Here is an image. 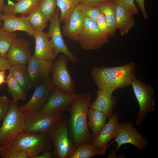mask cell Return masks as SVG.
Segmentation results:
<instances>
[{"label": "cell", "instance_id": "1", "mask_svg": "<svg viewBox=\"0 0 158 158\" xmlns=\"http://www.w3.org/2000/svg\"><path fill=\"white\" fill-rule=\"evenodd\" d=\"M137 69L133 61L121 66L93 67L91 75L98 89L113 94L131 85Z\"/></svg>", "mask_w": 158, "mask_h": 158}, {"label": "cell", "instance_id": "2", "mask_svg": "<svg viewBox=\"0 0 158 158\" xmlns=\"http://www.w3.org/2000/svg\"><path fill=\"white\" fill-rule=\"evenodd\" d=\"M91 95H79L68 111L70 114L69 135L76 148L85 143H92V135L87 125V114Z\"/></svg>", "mask_w": 158, "mask_h": 158}, {"label": "cell", "instance_id": "3", "mask_svg": "<svg viewBox=\"0 0 158 158\" xmlns=\"http://www.w3.org/2000/svg\"><path fill=\"white\" fill-rule=\"evenodd\" d=\"M2 121L0 128V145L3 147L12 143L24 129L25 116L20 110L17 102L11 100L8 111Z\"/></svg>", "mask_w": 158, "mask_h": 158}, {"label": "cell", "instance_id": "4", "mask_svg": "<svg viewBox=\"0 0 158 158\" xmlns=\"http://www.w3.org/2000/svg\"><path fill=\"white\" fill-rule=\"evenodd\" d=\"M48 135L50 142L54 146L52 157L68 158L76 149L68 135L66 118L63 116L56 126Z\"/></svg>", "mask_w": 158, "mask_h": 158}, {"label": "cell", "instance_id": "5", "mask_svg": "<svg viewBox=\"0 0 158 158\" xmlns=\"http://www.w3.org/2000/svg\"><path fill=\"white\" fill-rule=\"evenodd\" d=\"M13 143L27 154L29 158L36 157L44 151L51 149L52 145L48 133L21 132L16 137Z\"/></svg>", "mask_w": 158, "mask_h": 158}, {"label": "cell", "instance_id": "6", "mask_svg": "<svg viewBox=\"0 0 158 158\" xmlns=\"http://www.w3.org/2000/svg\"><path fill=\"white\" fill-rule=\"evenodd\" d=\"M131 85L139 106L135 124L140 127L146 116L155 110L154 92L150 85L144 83L136 77Z\"/></svg>", "mask_w": 158, "mask_h": 158}, {"label": "cell", "instance_id": "7", "mask_svg": "<svg viewBox=\"0 0 158 158\" xmlns=\"http://www.w3.org/2000/svg\"><path fill=\"white\" fill-rule=\"evenodd\" d=\"M109 41V37L100 30L96 22L85 17L83 28L77 39L81 47L85 50H97Z\"/></svg>", "mask_w": 158, "mask_h": 158}, {"label": "cell", "instance_id": "8", "mask_svg": "<svg viewBox=\"0 0 158 158\" xmlns=\"http://www.w3.org/2000/svg\"><path fill=\"white\" fill-rule=\"evenodd\" d=\"M70 59L62 54L53 62L51 78L53 85L61 92L66 94H75V88L73 80L68 71L67 64Z\"/></svg>", "mask_w": 158, "mask_h": 158}, {"label": "cell", "instance_id": "9", "mask_svg": "<svg viewBox=\"0 0 158 158\" xmlns=\"http://www.w3.org/2000/svg\"><path fill=\"white\" fill-rule=\"evenodd\" d=\"M25 117V126L23 132L48 133L56 126L62 116H55L38 111L23 112Z\"/></svg>", "mask_w": 158, "mask_h": 158}, {"label": "cell", "instance_id": "10", "mask_svg": "<svg viewBox=\"0 0 158 158\" xmlns=\"http://www.w3.org/2000/svg\"><path fill=\"white\" fill-rule=\"evenodd\" d=\"M79 95L75 93L72 95L65 94L54 85L51 96L39 111L51 116H62L65 111H68Z\"/></svg>", "mask_w": 158, "mask_h": 158}, {"label": "cell", "instance_id": "11", "mask_svg": "<svg viewBox=\"0 0 158 158\" xmlns=\"http://www.w3.org/2000/svg\"><path fill=\"white\" fill-rule=\"evenodd\" d=\"M114 141L117 142L115 148L117 153L121 147L126 144L133 145L140 152L145 150L149 144L147 139L134 126L132 121L120 124L118 135Z\"/></svg>", "mask_w": 158, "mask_h": 158}, {"label": "cell", "instance_id": "12", "mask_svg": "<svg viewBox=\"0 0 158 158\" xmlns=\"http://www.w3.org/2000/svg\"><path fill=\"white\" fill-rule=\"evenodd\" d=\"M60 10L58 7L52 19L50 21L48 35L51 38L56 57L62 53L68 57L70 61L74 63H77L78 58L70 50L63 40L61 31V20L59 18Z\"/></svg>", "mask_w": 158, "mask_h": 158}, {"label": "cell", "instance_id": "13", "mask_svg": "<svg viewBox=\"0 0 158 158\" xmlns=\"http://www.w3.org/2000/svg\"><path fill=\"white\" fill-rule=\"evenodd\" d=\"M118 113L113 114L98 136L92 139V144L99 151V155H105L109 142L117 137L120 124L118 121Z\"/></svg>", "mask_w": 158, "mask_h": 158}, {"label": "cell", "instance_id": "14", "mask_svg": "<svg viewBox=\"0 0 158 158\" xmlns=\"http://www.w3.org/2000/svg\"><path fill=\"white\" fill-rule=\"evenodd\" d=\"M51 78L48 77L42 83L35 87L29 101L19 107L22 112L38 111L44 105L51 96L53 88Z\"/></svg>", "mask_w": 158, "mask_h": 158}, {"label": "cell", "instance_id": "15", "mask_svg": "<svg viewBox=\"0 0 158 158\" xmlns=\"http://www.w3.org/2000/svg\"><path fill=\"white\" fill-rule=\"evenodd\" d=\"M53 61L45 60L32 56L28 62L27 68L32 87L41 85L51 73Z\"/></svg>", "mask_w": 158, "mask_h": 158}, {"label": "cell", "instance_id": "16", "mask_svg": "<svg viewBox=\"0 0 158 158\" xmlns=\"http://www.w3.org/2000/svg\"><path fill=\"white\" fill-rule=\"evenodd\" d=\"M32 56L28 42L16 37L7 54L6 59L11 65H25L28 64Z\"/></svg>", "mask_w": 158, "mask_h": 158}, {"label": "cell", "instance_id": "17", "mask_svg": "<svg viewBox=\"0 0 158 158\" xmlns=\"http://www.w3.org/2000/svg\"><path fill=\"white\" fill-rule=\"evenodd\" d=\"M86 16L82 6L79 4L75 8L68 21L62 27V32L69 39L77 41L78 36L82 31Z\"/></svg>", "mask_w": 158, "mask_h": 158}, {"label": "cell", "instance_id": "18", "mask_svg": "<svg viewBox=\"0 0 158 158\" xmlns=\"http://www.w3.org/2000/svg\"><path fill=\"white\" fill-rule=\"evenodd\" d=\"M0 18L3 21L2 28L7 32L23 31L27 32L30 36H32L35 32L29 23L28 16H25L18 17L15 14L2 13Z\"/></svg>", "mask_w": 158, "mask_h": 158}, {"label": "cell", "instance_id": "19", "mask_svg": "<svg viewBox=\"0 0 158 158\" xmlns=\"http://www.w3.org/2000/svg\"><path fill=\"white\" fill-rule=\"evenodd\" d=\"M35 41V50L32 56L45 60L54 61L56 57L53 45L47 32L35 31L32 36Z\"/></svg>", "mask_w": 158, "mask_h": 158}, {"label": "cell", "instance_id": "20", "mask_svg": "<svg viewBox=\"0 0 158 158\" xmlns=\"http://www.w3.org/2000/svg\"><path fill=\"white\" fill-rule=\"evenodd\" d=\"M117 103V98L112 94L98 89L96 98L93 102H90L89 108L102 112L109 119Z\"/></svg>", "mask_w": 158, "mask_h": 158}, {"label": "cell", "instance_id": "21", "mask_svg": "<svg viewBox=\"0 0 158 158\" xmlns=\"http://www.w3.org/2000/svg\"><path fill=\"white\" fill-rule=\"evenodd\" d=\"M115 13L116 28L123 36L128 33L135 23L133 14L127 8L120 5H116Z\"/></svg>", "mask_w": 158, "mask_h": 158}, {"label": "cell", "instance_id": "22", "mask_svg": "<svg viewBox=\"0 0 158 158\" xmlns=\"http://www.w3.org/2000/svg\"><path fill=\"white\" fill-rule=\"evenodd\" d=\"M17 2L9 3L5 5L3 12L5 14H19L29 15L38 6L41 0H14Z\"/></svg>", "mask_w": 158, "mask_h": 158}, {"label": "cell", "instance_id": "23", "mask_svg": "<svg viewBox=\"0 0 158 158\" xmlns=\"http://www.w3.org/2000/svg\"><path fill=\"white\" fill-rule=\"evenodd\" d=\"M89 121L87 125L92 133V139L95 138L107 123V117L102 112L89 108L87 114Z\"/></svg>", "mask_w": 158, "mask_h": 158}, {"label": "cell", "instance_id": "24", "mask_svg": "<svg viewBox=\"0 0 158 158\" xmlns=\"http://www.w3.org/2000/svg\"><path fill=\"white\" fill-rule=\"evenodd\" d=\"M9 71L14 78L25 90H28L32 87L25 65H12Z\"/></svg>", "mask_w": 158, "mask_h": 158}, {"label": "cell", "instance_id": "25", "mask_svg": "<svg viewBox=\"0 0 158 158\" xmlns=\"http://www.w3.org/2000/svg\"><path fill=\"white\" fill-rule=\"evenodd\" d=\"M98 7L104 15L114 35L117 30L115 13L116 4L113 1H108L102 3Z\"/></svg>", "mask_w": 158, "mask_h": 158}, {"label": "cell", "instance_id": "26", "mask_svg": "<svg viewBox=\"0 0 158 158\" xmlns=\"http://www.w3.org/2000/svg\"><path fill=\"white\" fill-rule=\"evenodd\" d=\"M7 91L12 96L13 100L18 102L20 100H25L27 94L23 89L9 72L6 77Z\"/></svg>", "mask_w": 158, "mask_h": 158}, {"label": "cell", "instance_id": "27", "mask_svg": "<svg viewBox=\"0 0 158 158\" xmlns=\"http://www.w3.org/2000/svg\"><path fill=\"white\" fill-rule=\"evenodd\" d=\"M57 6L60 11L61 21L66 23L75 8L79 4L80 0H57Z\"/></svg>", "mask_w": 158, "mask_h": 158}, {"label": "cell", "instance_id": "28", "mask_svg": "<svg viewBox=\"0 0 158 158\" xmlns=\"http://www.w3.org/2000/svg\"><path fill=\"white\" fill-rule=\"evenodd\" d=\"M28 17L29 23L36 32L43 31L48 21L37 7L28 16Z\"/></svg>", "mask_w": 158, "mask_h": 158}, {"label": "cell", "instance_id": "29", "mask_svg": "<svg viewBox=\"0 0 158 158\" xmlns=\"http://www.w3.org/2000/svg\"><path fill=\"white\" fill-rule=\"evenodd\" d=\"M97 155L99 151L92 143H85L77 147L68 158H90Z\"/></svg>", "mask_w": 158, "mask_h": 158}, {"label": "cell", "instance_id": "30", "mask_svg": "<svg viewBox=\"0 0 158 158\" xmlns=\"http://www.w3.org/2000/svg\"><path fill=\"white\" fill-rule=\"evenodd\" d=\"M17 37L15 32L0 29V56L6 58L7 54L14 39Z\"/></svg>", "mask_w": 158, "mask_h": 158}, {"label": "cell", "instance_id": "31", "mask_svg": "<svg viewBox=\"0 0 158 158\" xmlns=\"http://www.w3.org/2000/svg\"><path fill=\"white\" fill-rule=\"evenodd\" d=\"M0 156L2 158H29L25 151L13 143L3 147Z\"/></svg>", "mask_w": 158, "mask_h": 158}, {"label": "cell", "instance_id": "32", "mask_svg": "<svg viewBox=\"0 0 158 158\" xmlns=\"http://www.w3.org/2000/svg\"><path fill=\"white\" fill-rule=\"evenodd\" d=\"M57 6V0H41L37 7L50 21L54 16Z\"/></svg>", "mask_w": 158, "mask_h": 158}, {"label": "cell", "instance_id": "33", "mask_svg": "<svg viewBox=\"0 0 158 158\" xmlns=\"http://www.w3.org/2000/svg\"><path fill=\"white\" fill-rule=\"evenodd\" d=\"M96 23L100 30L103 33L109 37H112V35L108 23L104 14L101 12Z\"/></svg>", "mask_w": 158, "mask_h": 158}, {"label": "cell", "instance_id": "34", "mask_svg": "<svg viewBox=\"0 0 158 158\" xmlns=\"http://www.w3.org/2000/svg\"><path fill=\"white\" fill-rule=\"evenodd\" d=\"M82 8L83 12L86 17L89 18L96 22L101 13L99 7L82 6Z\"/></svg>", "mask_w": 158, "mask_h": 158}, {"label": "cell", "instance_id": "35", "mask_svg": "<svg viewBox=\"0 0 158 158\" xmlns=\"http://www.w3.org/2000/svg\"><path fill=\"white\" fill-rule=\"evenodd\" d=\"M10 101L6 96H0V122L3 120L7 113Z\"/></svg>", "mask_w": 158, "mask_h": 158}, {"label": "cell", "instance_id": "36", "mask_svg": "<svg viewBox=\"0 0 158 158\" xmlns=\"http://www.w3.org/2000/svg\"><path fill=\"white\" fill-rule=\"evenodd\" d=\"M116 5L123 6L128 8L133 15L139 13L138 7L135 4L134 0H114Z\"/></svg>", "mask_w": 158, "mask_h": 158}, {"label": "cell", "instance_id": "37", "mask_svg": "<svg viewBox=\"0 0 158 158\" xmlns=\"http://www.w3.org/2000/svg\"><path fill=\"white\" fill-rule=\"evenodd\" d=\"M114 0H80L79 4L82 6H98L102 3Z\"/></svg>", "mask_w": 158, "mask_h": 158}, {"label": "cell", "instance_id": "38", "mask_svg": "<svg viewBox=\"0 0 158 158\" xmlns=\"http://www.w3.org/2000/svg\"><path fill=\"white\" fill-rule=\"evenodd\" d=\"M134 1L139 8L144 19L148 20L149 17L145 9V0H134Z\"/></svg>", "mask_w": 158, "mask_h": 158}, {"label": "cell", "instance_id": "39", "mask_svg": "<svg viewBox=\"0 0 158 158\" xmlns=\"http://www.w3.org/2000/svg\"><path fill=\"white\" fill-rule=\"evenodd\" d=\"M11 66V65L6 59L0 56V71L9 70Z\"/></svg>", "mask_w": 158, "mask_h": 158}, {"label": "cell", "instance_id": "40", "mask_svg": "<svg viewBox=\"0 0 158 158\" xmlns=\"http://www.w3.org/2000/svg\"><path fill=\"white\" fill-rule=\"evenodd\" d=\"M52 157L51 149H49L44 151L41 154L37 156L36 158H51Z\"/></svg>", "mask_w": 158, "mask_h": 158}, {"label": "cell", "instance_id": "41", "mask_svg": "<svg viewBox=\"0 0 158 158\" xmlns=\"http://www.w3.org/2000/svg\"><path fill=\"white\" fill-rule=\"evenodd\" d=\"M5 71H0V85L4 83H7Z\"/></svg>", "mask_w": 158, "mask_h": 158}, {"label": "cell", "instance_id": "42", "mask_svg": "<svg viewBox=\"0 0 158 158\" xmlns=\"http://www.w3.org/2000/svg\"><path fill=\"white\" fill-rule=\"evenodd\" d=\"M117 153L116 150H112L109 154L108 156L107 157L108 158H118L117 156Z\"/></svg>", "mask_w": 158, "mask_h": 158}, {"label": "cell", "instance_id": "43", "mask_svg": "<svg viewBox=\"0 0 158 158\" xmlns=\"http://www.w3.org/2000/svg\"><path fill=\"white\" fill-rule=\"evenodd\" d=\"M5 6L4 0H0V15L3 12Z\"/></svg>", "mask_w": 158, "mask_h": 158}, {"label": "cell", "instance_id": "44", "mask_svg": "<svg viewBox=\"0 0 158 158\" xmlns=\"http://www.w3.org/2000/svg\"><path fill=\"white\" fill-rule=\"evenodd\" d=\"M126 156L125 155L123 154H120L118 157V158H126Z\"/></svg>", "mask_w": 158, "mask_h": 158}, {"label": "cell", "instance_id": "45", "mask_svg": "<svg viewBox=\"0 0 158 158\" xmlns=\"http://www.w3.org/2000/svg\"><path fill=\"white\" fill-rule=\"evenodd\" d=\"M3 149V147L0 145V154Z\"/></svg>", "mask_w": 158, "mask_h": 158}, {"label": "cell", "instance_id": "46", "mask_svg": "<svg viewBox=\"0 0 158 158\" xmlns=\"http://www.w3.org/2000/svg\"><path fill=\"white\" fill-rule=\"evenodd\" d=\"M1 19L0 18V29L1 28Z\"/></svg>", "mask_w": 158, "mask_h": 158}, {"label": "cell", "instance_id": "47", "mask_svg": "<svg viewBox=\"0 0 158 158\" xmlns=\"http://www.w3.org/2000/svg\"><path fill=\"white\" fill-rule=\"evenodd\" d=\"M7 0L8 1H10L11 0Z\"/></svg>", "mask_w": 158, "mask_h": 158}, {"label": "cell", "instance_id": "48", "mask_svg": "<svg viewBox=\"0 0 158 158\" xmlns=\"http://www.w3.org/2000/svg\"><path fill=\"white\" fill-rule=\"evenodd\" d=\"M0 127H1V126H0Z\"/></svg>", "mask_w": 158, "mask_h": 158}]
</instances>
